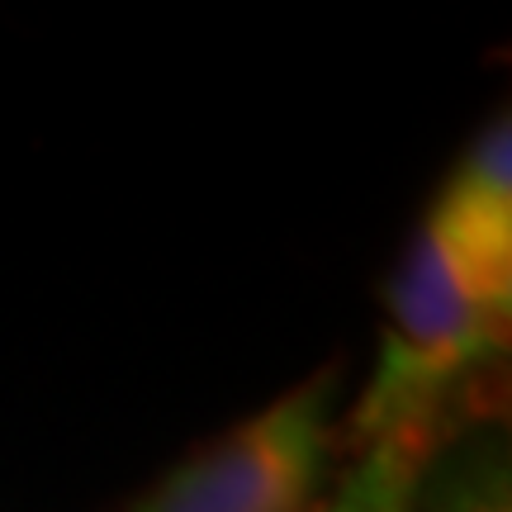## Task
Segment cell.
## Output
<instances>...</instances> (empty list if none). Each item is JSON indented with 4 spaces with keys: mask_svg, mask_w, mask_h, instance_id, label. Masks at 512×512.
<instances>
[{
    "mask_svg": "<svg viewBox=\"0 0 512 512\" xmlns=\"http://www.w3.org/2000/svg\"><path fill=\"white\" fill-rule=\"evenodd\" d=\"M512 332V256L470 242L427 204L384 290L380 351L342 418L351 446L441 432L446 408L489 370Z\"/></svg>",
    "mask_w": 512,
    "mask_h": 512,
    "instance_id": "1",
    "label": "cell"
},
{
    "mask_svg": "<svg viewBox=\"0 0 512 512\" xmlns=\"http://www.w3.org/2000/svg\"><path fill=\"white\" fill-rule=\"evenodd\" d=\"M342 441L337 370H318L152 479L124 512H309Z\"/></svg>",
    "mask_w": 512,
    "mask_h": 512,
    "instance_id": "2",
    "label": "cell"
},
{
    "mask_svg": "<svg viewBox=\"0 0 512 512\" xmlns=\"http://www.w3.org/2000/svg\"><path fill=\"white\" fill-rule=\"evenodd\" d=\"M432 209L441 219L460 228L470 242L489 247L498 256H512V128L508 114H498L479 128V138L460 162L451 166V176L441 181L432 195Z\"/></svg>",
    "mask_w": 512,
    "mask_h": 512,
    "instance_id": "3",
    "label": "cell"
},
{
    "mask_svg": "<svg viewBox=\"0 0 512 512\" xmlns=\"http://www.w3.org/2000/svg\"><path fill=\"white\" fill-rule=\"evenodd\" d=\"M408 512H512V446L503 427L441 432Z\"/></svg>",
    "mask_w": 512,
    "mask_h": 512,
    "instance_id": "4",
    "label": "cell"
},
{
    "mask_svg": "<svg viewBox=\"0 0 512 512\" xmlns=\"http://www.w3.org/2000/svg\"><path fill=\"white\" fill-rule=\"evenodd\" d=\"M441 432H389L351 446L347 470L313 498L309 512H408Z\"/></svg>",
    "mask_w": 512,
    "mask_h": 512,
    "instance_id": "5",
    "label": "cell"
}]
</instances>
